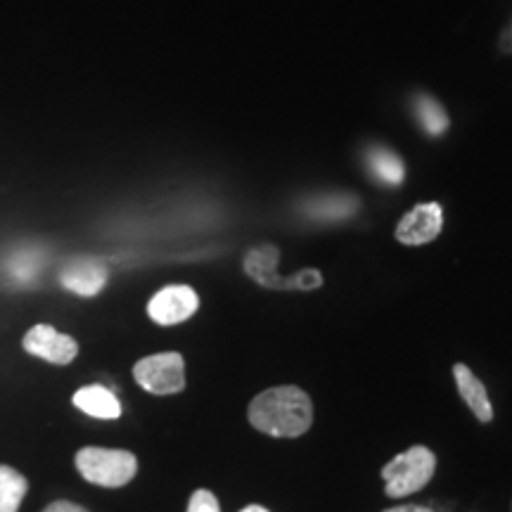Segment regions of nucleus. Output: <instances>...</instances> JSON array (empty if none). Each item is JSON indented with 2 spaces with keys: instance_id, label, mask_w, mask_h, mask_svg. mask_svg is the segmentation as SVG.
<instances>
[{
  "instance_id": "f257e3e1",
  "label": "nucleus",
  "mask_w": 512,
  "mask_h": 512,
  "mask_svg": "<svg viewBox=\"0 0 512 512\" xmlns=\"http://www.w3.org/2000/svg\"><path fill=\"white\" fill-rule=\"evenodd\" d=\"M249 422L268 437H302L313 422V403L309 394L292 384L266 389L249 406Z\"/></svg>"
},
{
  "instance_id": "f03ea898",
  "label": "nucleus",
  "mask_w": 512,
  "mask_h": 512,
  "mask_svg": "<svg viewBox=\"0 0 512 512\" xmlns=\"http://www.w3.org/2000/svg\"><path fill=\"white\" fill-rule=\"evenodd\" d=\"M74 463L86 482L105 486V489L126 486L138 472V458L121 448L86 446L76 453Z\"/></svg>"
},
{
  "instance_id": "7ed1b4c3",
  "label": "nucleus",
  "mask_w": 512,
  "mask_h": 512,
  "mask_svg": "<svg viewBox=\"0 0 512 512\" xmlns=\"http://www.w3.org/2000/svg\"><path fill=\"white\" fill-rule=\"evenodd\" d=\"M434 470H437V458L430 448L413 446L382 467V479L389 496L403 498L427 486Z\"/></svg>"
},
{
  "instance_id": "20e7f679",
  "label": "nucleus",
  "mask_w": 512,
  "mask_h": 512,
  "mask_svg": "<svg viewBox=\"0 0 512 512\" xmlns=\"http://www.w3.org/2000/svg\"><path fill=\"white\" fill-rule=\"evenodd\" d=\"M133 377L150 394H178L185 389V361L176 351L140 358L133 366Z\"/></svg>"
},
{
  "instance_id": "39448f33",
  "label": "nucleus",
  "mask_w": 512,
  "mask_h": 512,
  "mask_svg": "<svg viewBox=\"0 0 512 512\" xmlns=\"http://www.w3.org/2000/svg\"><path fill=\"white\" fill-rule=\"evenodd\" d=\"M275 266H278V249L271 245L259 247L247 254V273L261 287H273V290H316V287L323 285V278L313 268L311 271H302L297 278H280Z\"/></svg>"
},
{
  "instance_id": "423d86ee",
  "label": "nucleus",
  "mask_w": 512,
  "mask_h": 512,
  "mask_svg": "<svg viewBox=\"0 0 512 512\" xmlns=\"http://www.w3.org/2000/svg\"><path fill=\"white\" fill-rule=\"evenodd\" d=\"M22 347L27 354L53 363V366H69L79 356V342L74 337L57 332L53 325L38 323L22 339Z\"/></svg>"
},
{
  "instance_id": "0eeeda50",
  "label": "nucleus",
  "mask_w": 512,
  "mask_h": 512,
  "mask_svg": "<svg viewBox=\"0 0 512 512\" xmlns=\"http://www.w3.org/2000/svg\"><path fill=\"white\" fill-rule=\"evenodd\" d=\"M200 309V297L188 285H169L147 304V313L157 325H178Z\"/></svg>"
},
{
  "instance_id": "6e6552de",
  "label": "nucleus",
  "mask_w": 512,
  "mask_h": 512,
  "mask_svg": "<svg viewBox=\"0 0 512 512\" xmlns=\"http://www.w3.org/2000/svg\"><path fill=\"white\" fill-rule=\"evenodd\" d=\"M441 226H444V209H441V204H418L401 219L399 228H396V240L408 247L427 245V242H432L441 233Z\"/></svg>"
},
{
  "instance_id": "1a4fd4ad",
  "label": "nucleus",
  "mask_w": 512,
  "mask_h": 512,
  "mask_svg": "<svg viewBox=\"0 0 512 512\" xmlns=\"http://www.w3.org/2000/svg\"><path fill=\"white\" fill-rule=\"evenodd\" d=\"M60 283L69 292L81 294V297H95L102 292L107 283V268L95 259H76L64 266L60 273Z\"/></svg>"
},
{
  "instance_id": "9d476101",
  "label": "nucleus",
  "mask_w": 512,
  "mask_h": 512,
  "mask_svg": "<svg viewBox=\"0 0 512 512\" xmlns=\"http://www.w3.org/2000/svg\"><path fill=\"white\" fill-rule=\"evenodd\" d=\"M72 401L81 413L91 415V418L117 420L121 415L119 399L114 396L112 389L102 387V384H88V387H81L79 392L74 394Z\"/></svg>"
},
{
  "instance_id": "9b49d317",
  "label": "nucleus",
  "mask_w": 512,
  "mask_h": 512,
  "mask_svg": "<svg viewBox=\"0 0 512 512\" xmlns=\"http://www.w3.org/2000/svg\"><path fill=\"white\" fill-rule=\"evenodd\" d=\"M453 375H456L460 396H463L467 406H470V411L477 415V420L489 422L494 418V408H491L489 394H486V387L479 382V377L472 373L470 368L463 366V363H456V366H453Z\"/></svg>"
},
{
  "instance_id": "f8f14e48",
  "label": "nucleus",
  "mask_w": 512,
  "mask_h": 512,
  "mask_svg": "<svg viewBox=\"0 0 512 512\" xmlns=\"http://www.w3.org/2000/svg\"><path fill=\"white\" fill-rule=\"evenodd\" d=\"M366 159L370 174H373L377 181L387 185H401L403 178H406L403 162L392 150H387V147H370Z\"/></svg>"
},
{
  "instance_id": "ddd939ff",
  "label": "nucleus",
  "mask_w": 512,
  "mask_h": 512,
  "mask_svg": "<svg viewBox=\"0 0 512 512\" xmlns=\"http://www.w3.org/2000/svg\"><path fill=\"white\" fill-rule=\"evenodd\" d=\"M29 482L22 472L10 465H0V512H19Z\"/></svg>"
},
{
  "instance_id": "4468645a",
  "label": "nucleus",
  "mask_w": 512,
  "mask_h": 512,
  "mask_svg": "<svg viewBox=\"0 0 512 512\" xmlns=\"http://www.w3.org/2000/svg\"><path fill=\"white\" fill-rule=\"evenodd\" d=\"M356 211V200L354 197H320V200L309 204V214L318 216V219H328V221H337L344 219V216L354 214Z\"/></svg>"
},
{
  "instance_id": "2eb2a0df",
  "label": "nucleus",
  "mask_w": 512,
  "mask_h": 512,
  "mask_svg": "<svg viewBox=\"0 0 512 512\" xmlns=\"http://www.w3.org/2000/svg\"><path fill=\"white\" fill-rule=\"evenodd\" d=\"M415 107H418L420 124L425 126V131L430 133V136H441V133L446 131L448 117H446L444 107H441L437 100L427 98V95H420L418 102H415Z\"/></svg>"
},
{
  "instance_id": "dca6fc26",
  "label": "nucleus",
  "mask_w": 512,
  "mask_h": 512,
  "mask_svg": "<svg viewBox=\"0 0 512 512\" xmlns=\"http://www.w3.org/2000/svg\"><path fill=\"white\" fill-rule=\"evenodd\" d=\"M188 512H221V508H219V501H216V496L211 494V491L197 489L195 494L190 496Z\"/></svg>"
},
{
  "instance_id": "f3484780",
  "label": "nucleus",
  "mask_w": 512,
  "mask_h": 512,
  "mask_svg": "<svg viewBox=\"0 0 512 512\" xmlns=\"http://www.w3.org/2000/svg\"><path fill=\"white\" fill-rule=\"evenodd\" d=\"M43 512H88V510L83 508V505H76L72 501H55L50 503Z\"/></svg>"
},
{
  "instance_id": "a211bd4d",
  "label": "nucleus",
  "mask_w": 512,
  "mask_h": 512,
  "mask_svg": "<svg viewBox=\"0 0 512 512\" xmlns=\"http://www.w3.org/2000/svg\"><path fill=\"white\" fill-rule=\"evenodd\" d=\"M384 512H432L430 508H420V505H401V508H389Z\"/></svg>"
},
{
  "instance_id": "6ab92c4d",
  "label": "nucleus",
  "mask_w": 512,
  "mask_h": 512,
  "mask_svg": "<svg viewBox=\"0 0 512 512\" xmlns=\"http://www.w3.org/2000/svg\"><path fill=\"white\" fill-rule=\"evenodd\" d=\"M240 512H268V510L261 508V505H247V508L240 510Z\"/></svg>"
}]
</instances>
